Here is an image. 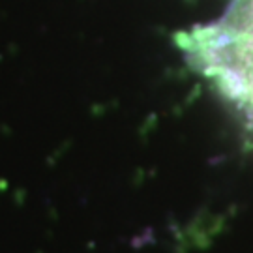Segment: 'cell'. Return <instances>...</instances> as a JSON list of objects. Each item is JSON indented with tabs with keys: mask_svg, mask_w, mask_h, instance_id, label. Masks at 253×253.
I'll use <instances>...</instances> for the list:
<instances>
[{
	"mask_svg": "<svg viewBox=\"0 0 253 253\" xmlns=\"http://www.w3.org/2000/svg\"><path fill=\"white\" fill-rule=\"evenodd\" d=\"M178 43L253 133V0H233L217 21L182 34Z\"/></svg>",
	"mask_w": 253,
	"mask_h": 253,
	"instance_id": "cell-1",
	"label": "cell"
}]
</instances>
